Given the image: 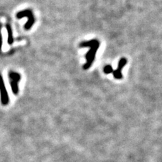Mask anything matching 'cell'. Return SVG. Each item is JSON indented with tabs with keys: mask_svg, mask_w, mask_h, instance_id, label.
<instances>
[{
	"mask_svg": "<svg viewBox=\"0 0 162 162\" xmlns=\"http://www.w3.org/2000/svg\"><path fill=\"white\" fill-rule=\"evenodd\" d=\"M127 64V60L126 58L124 57H122L120 60L118 64V68L115 70H114L112 72L113 76H114V77L115 79H122V77H123V76H122V68H124V67Z\"/></svg>",
	"mask_w": 162,
	"mask_h": 162,
	"instance_id": "obj_5",
	"label": "cell"
},
{
	"mask_svg": "<svg viewBox=\"0 0 162 162\" xmlns=\"http://www.w3.org/2000/svg\"><path fill=\"white\" fill-rule=\"evenodd\" d=\"M6 29L8 30V43L9 45H12L14 42V39H13V33H12V28L10 24H6Z\"/></svg>",
	"mask_w": 162,
	"mask_h": 162,
	"instance_id": "obj_6",
	"label": "cell"
},
{
	"mask_svg": "<svg viewBox=\"0 0 162 162\" xmlns=\"http://www.w3.org/2000/svg\"><path fill=\"white\" fill-rule=\"evenodd\" d=\"M8 77L12 92L14 95H17L18 93V91H19L18 83L21 79L20 74L15 72H10L8 74Z\"/></svg>",
	"mask_w": 162,
	"mask_h": 162,
	"instance_id": "obj_2",
	"label": "cell"
},
{
	"mask_svg": "<svg viewBox=\"0 0 162 162\" xmlns=\"http://www.w3.org/2000/svg\"><path fill=\"white\" fill-rule=\"evenodd\" d=\"M99 41L97 39H93L88 41H83L80 44L81 47H90V50L86 53L85 58H86V62L84 64L83 69L88 70L92 66V64L95 58L96 53L99 47Z\"/></svg>",
	"mask_w": 162,
	"mask_h": 162,
	"instance_id": "obj_1",
	"label": "cell"
},
{
	"mask_svg": "<svg viewBox=\"0 0 162 162\" xmlns=\"http://www.w3.org/2000/svg\"><path fill=\"white\" fill-rule=\"evenodd\" d=\"M0 99H1V103L3 105H7L9 101H10L4 79H3L1 74H0Z\"/></svg>",
	"mask_w": 162,
	"mask_h": 162,
	"instance_id": "obj_4",
	"label": "cell"
},
{
	"mask_svg": "<svg viewBox=\"0 0 162 162\" xmlns=\"http://www.w3.org/2000/svg\"><path fill=\"white\" fill-rule=\"evenodd\" d=\"M16 17L18 18H24V17L28 18V19H29L28 22H26L25 26H24V29H25L26 30H29L35 23L34 16H33L32 11L30 10H26L24 11L19 12L16 14Z\"/></svg>",
	"mask_w": 162,
	"mask_h": 162,
	"instance_id": "obj_3",
	"label": "cell"
},
{
	"mask_svg": "<svg viewBox=\"0 0 162 162\" xmlns=\"http://www.w3.org/2000/svg\"><path fill=\"white\" fill-rule=\"evenodd\" d=\"M113 68L112 66L110 65H107L104 67V68H103V72H104L105 74H111V73L113 72Z\"/></svg>",
	"mask_w": 162,
	"mask_h": 162,
	"instance_id": "obj_7",
	"label": "cell"
},
{
	"mask_svg": "<svg viewBox=\"0 0 162 162\" xmlns=\"http://www.w3.org/2000/svg\"><path fill=\"white\" fill-rule=\"evenodd\" d=\"M2 36L1 33V25H0V51H1L2 50Z\"/></svg>",
	"mask_w": 162,
	"mask_h": 162,
	"instance_id": "obj_8",
	"label": "cell"
}]
</instances>
